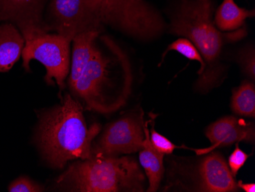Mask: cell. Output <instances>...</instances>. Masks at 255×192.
I'll use <instances>...</instances> for the list:
<instances>
[{
    "label": "cell",
    "mask_w": 255,
    "mask_h": 192,
    "mask_svg": "<svg viewBox=\"0 0 255 192\" xmlns=\"http://www.w3.org/2000/svg\"><path fill=\"white\" fill-rule=\"evenodd\" d=\"M99 123L88 127L78 100L66 94L61 104L38 116L35 142L43 160L54 169L73 160L92 157V146L101 132Z\"/></svg>",
    "instance_id": "obj_1"
},
{
    "label": "cell",
    "mask_w": 255,
    "mask_h": 192,
    "mask_svg": "<svg viewBox=\"0 0 255 192\" xmlns=\"http://www.w3.org/2000/svg\"><path fill=\"white\" fill-rule=\"evenodd\" d=\"M210 0H183L172 17L170 31L190 40L200 51L206 67L196 81V90L207 93L220 83L225 68L220 62L225 44L240 41L247 35L245 27L224 32L215 25Z\"/></svg>",
    "instance_id": "obj_2"
},
{
    "label": "cell",
    "mask_w": 255,
    "mask_h": 192,
    "mask_svg": "<svg viewBox=\"0 0 255 192\" xmlns=\"http://www.w3.org/2000/svg\"><path fill=\"white\" fill-rule=\"evenodd\" d=\"M145 177L134 158L99 157L80 160L56 179L61 192H142Z\"/></svg>",
    "instance_id": "obj_3"
},
{
    "label": "cell",
    "mask_w": 255,
    "mask_h": 192,
    "mask_svg": "<svg viewBox=\"0 0 255 192\" xmlns=\"http://www.w3.org/2000/svg\"><path fill=\"white\" fill-rule=\"evenodd\" d=\"M103 24L141 40L157 38L166 28L158 11L145 0H95Z\"/></svg>",
    "instance_id": "obj_4"
},
{
    "label": "cell",
    "mask_w": 255,
    "mask_h": 192,
    "mask_svg": "<svg viewBox=\"0 0 255 192\" xmlns=\"http://www.w3.org/2000/svg\"><path fill=\"white\" fill-rule=\"evenodd\" d=\"M23 48L22 67L30 71V62L37 60L46 68L44 80L48 84H57L60 90L71 69V44L72 40L57 33H41L26 37Z\"/></svg>",
    "instance_id": "obj_5"
},
{
    "label": "cell",
    "mask_w": 255,
    "mask_h": 192,
    "mask_svg": "<svg viewBox=\"0 0 255 192\" xmlns=\"http://www.w3.org/2000/svg\"><path fill=\"white\" fill-rule=\"evenodd\" d=\"M48 30L70 39L80 33L101 30L103 21L95 0H51Z\"/></svg>",
    "instance_id": "obj_6"
},
{
    "label": "cell",
    "mask_w": 255,
    "mask_h": 192,
    "mask_svg": "<svg viewBox=\"0 0 255 192\" xmlns=\"http://www.w3.org/2000/svg\"><path fill=\"white\" fill-rule=\"evenodd\" d=\"M144 123L142 116L128 115L111 123L93 143L92 156L119 157L143 149Z\"/></svg>",
    "instance_id": "obj_7"
},
{
    "label": "cell",
    "mask_w": 255,
    "mask_h": 192,
    "mask_svg": "<svg viewBox=\"0 0 255 192\" xmlns=\"http://www.w3.org/2000/svg\"><path fill=\"white\" fill-rule=\"evenodd\" d=\"M110 63V58L97 48L75 85L71 89L73 94L84 101L88 110L106 112L103 93L108 81Z\"/></svg>",
    "instance_id": "obj_8"
},
{
    "label": "cell",
    "mask_w": 255,
    "mask_h": 192,
    "mask_svg": "<svg viewBox=\"0 0 255 192\" xmlns=\"http://www.w3.org/2000/svg\"><path fill=\"white\" fill-rule=\"evenodd\" d=\"M47 0H0V20L14 21L24 38L48 32L42 12Z\"/></svg>",
    "instance_id": "obj_9"
},
{
    "label": "cell",
    "mask_w": 255,
    "mask_h": 192,
    "mask_svg": "<svg viewBox=\"0 0 255 192\" xmlns=\"http://www.w3.org/2000/svg\"><path fill=\"white\" fill-rule=\"evenodd\" d=\"M206 137L212 146L210 148L193 150L197 155L208 154L215 149L246 142L255 144V124L234 116H226L210 124L206 130Z\"/></svg>",
    "instance_id": "obj_10"
},
{
    "label": "cell",
    "mask_w": 255,
    "mask_h": 192,
    "mask_svg": "<svg viewBox=\"0 0 255 192\" xmlns=\"http://www.w3.org/2000/svg\"><path fill=\"white\" fill-rule=\"evenodd\" d=\"M199 167L197 192H236L240 189L221 153L210 152Z\"/></svg>",
    "instance_id": "obj_11"
},
{
    "label": "cell",
    "mask_w": 255,
    "mask_h": 192,
    "mask_svg": "<svg viewBox=\"0 0 255 192\" xmlns=\"http://www.w3.org/2000/svg\"><path fill=\"white\" fill-rule=\"evenodd\" d=\"M100 31H89L80 33L73 38V51L71 69L69 74L68 84L72 89L80 77L86 65L95 52L97 46L96 39Z\"/></svg>",
    "instance_id": "obj_12"
},
{
    "label": "cell",
    "mask_w": 255,
    "mask_h": 192,
    "mask_svg": "<svg viewBox=\"0 0 255 192\" xmlns=\"http://www.w3.org/2000/svg\"><path fill=\"white\" fill-rule=\"evenodd\" d=\"M144 140L143 149L139 151V162L144 169L148 179L147 192H155L158 190L164 176V157L165 155L159 153L150 140V134L147 123H144Z\"/></svg>",
    "instance_id": "obj_13"
},
{
    "label": "cell",
    "mask_w": 255,
    "mask_h": 192,
    "mask_svg": "<svg viewBox=\"0 0 255 192\" xmlns=\"http://www.w3.org/2000/svg\"><path fill=\"white\" fill-rule=\"evenodd\" d=\"M25 39L12 24L0 25V72L12 68L21 56Z\"/></svg>",
    "instance_id": "obj_14"
},
{
    "label": "cell",
    "mask_w": 255,
    "mask_h": 192,
    "mask_svg": "<svg viewBox=\"0 0 255 192\" xmlns=\"http://www.w3.org/2000/svg\"><path fill=\"white\" fill-rule=\"evenodd\" d=\"M255 15V9L242 8L234 0H223L216 11L215 25L220 31H235L243 26L247 18H252Z\"/></svg>",
    "instance_id": "obj_15"
},
{
    "label": "cell",
    "mask_w": 255,
    "mask_h": 192,
    "mask_svg": "<svg viewBox=\"0 0 255 192\" xmlns=\"http://www.w3.org/2000/svg\"><path fill=\"white\" fill-rule=\"evenodd\" d=\"M231 107L237 115L255 118V86L253 81H243L234 89Z\"/></svg>",
    "instance_id": "obj_16"
},
{
    "label": "cell",
    "mask_w": 255,
    "mask_h": 192,
    "mask_svg": "<svg viewBox=\"0 0 255 192\" xmlns=\"http://www.w3.org/2000/svg\"><path fill=\"white\" fill-rule=\"evenodd\" d=\"M170 51H175L180 53L182 55L184 56L185 58L190 61H198L200 64V70L198 71V75H201L204 71L206 64H205L204 60L200 54V51L197 50L194 44L186 38H180L176 41L169 44L167 49L165 50L163 55H162V61L160 64L164 61V57L166 54ZM160 64L159 65H160Z\"/></svg>",
    "instance_id": "obj_17"
},
{
    "label": "cell",
    "mask_w": 255,
    "mask_h": 192,
    "mask_svg": "<svg viewBox=\"0 0 255 192\" xmlns=\"http://www.w3.org/2000/svg\"><path fill=\"white\" fill-rule=\"evenodd\" d=\"M149 134H150V140L151 142V144L159 153H162V154H172L174 150L182 147V146H177L173 144L167 137L156 131L154 124L151 127Z\"/></svg>",
    "instance_id": "obj_18"
},
{
    "label": "cell",
    "mask_w": 255,
    "mask_h": 192,
    "mask_svg": "<svg viewBox=\"0 0 255 192\" xmlns=\"http://www.w3.org/2000/svg\"><path fill=\"white\" fill-rule=\"evenodd\" d=\"M8 190L10 192H41L44 188L27 176H21L9 185Z\"/></svg>",
    "instance_id": "obj_19"
},
{
    "label": "cell",
    "mask_w": 255,
    "mask_h": 192,
    "mask_svg": "<svg viewBox=\"0 0 255 192\" xmlns=\"http://www.w3.org/2000/svg\"><path fill=\"white\" fill-rule=\"evenodd\" d=\"M240 64L245 74L252 80L255 81V53L253 47H249L240 54Z\"/></svg>",
    "instance_id": "obj_20"
},
{
    "label": "cell",
    "mask_w": 255,
    "mask_h": 192,
    "mask_svg": "<svg viewBox=\"0 0 255 192\" xmlns=\"http://www.w3.org/2000/svg\"><path fill=\"white\" fill-rule=\"evenodd\" d=\"M252 155L247 154L243 150H241L239 143H236V149L229 158V167L233 176H237L238 173L240 171L243 166L246 164Z\"/></svg>",
    "instance_id": "obj_21"
},
{
    "label": "cell",
    "mask_w": 255,
    "mask_h": 192,
    "mask_svg": "<svg viewBox=\"0 0 255 192\" xmlns=\"http://www.w3.org/2000/svg\"><path fill=\"white\" fill-rule=\"evenodd\" d=\"M239 189L245 191L246 192H255V183H243L242 181H239L237 183Z\"/></svg>",
    "instance_id": "obj_22"
}]
</instances>
